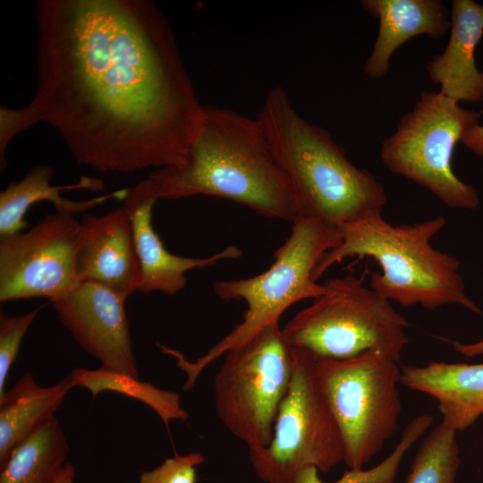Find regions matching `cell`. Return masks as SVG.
<instances>
[{
    "label": "cell",
    "mask_w": 483,
    "mask_h": 483,
    "mask_svg": "<svg viewBox=\"0 0 483 483\" xmlns=\"http://www.w3.org/2000/svg\"><path fill=\"white\" fill-rule=\"evenodd\" d=\"M157 199L156 189L148 178L128 188L123 199L140 267L141 280L138 292L175 294L185 287V274L189 270L242 256V250L236 246H228L207 258L170 253L152 225V210Z\"/></svg>",
    "instance_id": "4fadbf2b"
},
{
    "label": "cell",
    "mask_w": 483,
    "mask_h": 483,
    "mask_svg": "<svg viewBox=\"0 0 483 483\" xmlns=\"http://www.w3.org/2000/svg\"><path fill=\"white\" fill-rule=\"evenodd\" d=\"M452 344L457 352L465 357L474 358L483 355V339L471 343L452 342Z\"/></svg>",
    "instance_id": "4316f807"
},
{
    "label": "cell",
    "mask_w": 483,
    "mask_h": 483,
    "mask_svg": "<svg viewBox=\"0 0 483 483\" xmlns=\"http://www.w3.org/2000/svg\"><path fill=\"white\" fill-rule=\"evenodd\" d=\"M125 297L92 282H81L51 301L60 322L101 368L139 377Z\"/></svg>",
    "instance_id": "7c38bea8"
},
{
    "label": "cell",
    "mask_w": 483,
    "mask_h": 483,
    "mask_svg": "<svg viewBox=\"0 0 483 483\" xmlns=\"http://www.w3.org/2000/svg\"><path fill=\"white\" fill-rule=\"evenodd\" d=\"M323 285V293L282 329L290 346L334 360L376 350L400 360L409 324L388 299L352 275Z\"/></svg>",
    "instance_id": "8992f818"
},
{
    "label": "cell",
    "mask_w": 483,
    "mask_h": 483,
    "mask_svg": "<svg viewBox=\"0 0 483 483\" xmlns=\"http://www.w3.org/2000/svg\"><path fill=\"white\" fill-rule=\"evenodd\" d=\"M36 21V91L16 108L24 131L48 123L99 173L184 160L205 106L153 1L39 0Z\"/></svg>",
    "instance_id": "6da1fadb"
},
{
    "label": "cell",
    "mask_w": 483,
    "mask_h": 483,
    "mask_svg": "<svg viewBox=\"0 0 483 483\" xmlns=\"http://www.w3.org/2000/svg\"><path fill=\"white\" fill-rule=\"evenodd\" d=\"M74 479L75 468L72 463L66 462L54 483H74Z\"/></svg>",
    "instance_id": "83f0119b"
},
{
    "label": "cell",
    "mask_w": 483,
    "mask_h": 483,
    "mask_svg": "<svg viewBox=\"0 0 483 483\" xmlns=\"http://www.w3.org/2000/svg\"><path fill=\"white\" fill-rule=\"evenodd\" d=\"M72 386H83L97 397L103 391H111L132 397L150 407L160 417L166 429L173 419L187 421L190 415L180 404V394L142 382L139 377L104 368H76L69 374Z\"/></svg>",
    "instance_id": "44dd1931"
},
{
    "label": "cell",
    "mask_w": 483,
    "mask_h": 483,
    "mask_svg": "<svg viewBox=\"0 0 483 483\" xmlns=\"http://www.w3.org/2000/svg\"><path fill=\"white\" fill-rule=\"evenodd\" d=\"M450 38L443 53L426 66L440 94L459 103L483 101V72L475 63V48L483 36V5L473 0L451 1Z\"/></svg>",
    "instance_id": "9a60e30c"
},
{
    "label": "cell",
    "mask_w": 483,
    "mask_h": 483,
    "mask_svg": "<svg viewBox=\"0 0 483 483\" xmlns=\"http://www.w3.org/2000/svg\"><path fill=\"white\" fill-rule=\"evenodd\" d=\"M456 431L439 423L423 439L406 483H454L460 467Z\"/></svg>",
    "instance_id": "7402d4cb"
},
{
    "label": "cell",
    "mask_w": 483,
    "mask_h": 483,
    "mask_svg": "<svg viewBox=\"0 0 483 483\" xmlns=\"http://www.w3.org/2000/svg\"><path fill=\"white\" fill-rule=\"evenodd\" d=\"M480 114L465 109L439 92L424 90L402 115L395 131L380 147L382 163L431 191L447 207L476 209L477 190L453 171L454 147Z\"/></svg>",
    "instance_id": "ba28073f"
},
{
    "label": "cell",
    "mask_w": 483,
    "mask_h": 483,
    "mask_svg": "<svg viewBox=\"0 0 483 483\" xmlns=\"http://www.w3.org/2000/svg\"><path fill=\"white\" fill-rule=\"evenodd\" d=\"M205 462L201 453H174L155 469L143 471L138 483H195L196 467Z\"/></svg>",
    "instance_id": "d4e9b609"
},
{
    "label": "cell",
    "mask_w": 483,
    "mask_h": 483,
    "mask_svg": "<svg viewBox=\"0 0 483 483\" xmlns=\"http://www.w3.org/2000/svg\"><path fill=\"white\" fill-rule=\"evenodd\" d=\"M39 309L13 317L0 313V397L5 393L7 376L21 341Z\"/></svg>",
    "instance_id": "cb8c5ba5"
},
{
    "label": "cell",
    "mask_w": 483,
    "mask_h": 483,
    "mask_svg": "<svg viewBox=\"0 0 483 483\" xmlns=\"http://www.w3.org/2000/svg\"><path fill=\"white\" fill-rule=\"evenodd\" d=\"M83 234L76 259L80 282L104 285L128 298L138 291L141 274L126 208L103 216L85 215Z\"/></svg>",
    "instance_id": "5bb4252c"
},
{
    "label": "cell",
    "mask_w": 483,
    "mask_h": 483,
    "mask_svg": "<svg viewBox=\"0 0 483 483\" xmlns=\"http://www.w3.org/2000/svg\"><path fill=\"white\" fill-rule=\"evenodd\" d=\"M444 216L416 224L391 225L371 214L338 227L341 242L326 252L313 272L318 281L331 267L351 257H369L382 273H372L369 286L403 307L434 309L457 304L482 315L470 298L460 274V261L431 244L445 226Z\"/></svg>",
    "instance_id": "277c9868"
},
{
    "label": "cell",
    "mask_w": 483,
    "mask_h": 483,
    "mask_svg": "<svg viewBox=\"0 0 483 483\" xmlns=\"http://www.w3.org/2000/svg\"><path fill=\"white\" fill-rule=\"evenodd\" d=\"M54 169L48 165L31 168L19 182H10L0 192V237L21 232L28 226L24 216L30 206L39 201H49L57 213L75 216L91 209L97 204L112 198L123 199L127 189L102 197L72 200L61 196L63 190L89 189L100 191L103 182L98 179L81 177L80 182L66 186H52Z\"/></svg>",
    "instance_id": "ac0fdd59"
},
{
    "label": "cell",
    "mask_w": 483,
    "mask_h": 483,
    "mask_svg": "<svg viewBox=\"0 0 483 483\" xmlns=\"http://www.w3.org/2000/svg\"><path fill=\"white\" fill-rule=\"evenodd\" d=\"M69 452L68 441L55 416L15 447L0 468V483H54Z\"/></svg>",
    "instance_id": "ffe728a7"
},
{
    "label": "cell",
    "mask_w": 483,
    "mask_h": 483,
    "mask_svg": "<svg viewBox=\"0 0 483 483\" xmlns=\"http://www.w3.org/2000/svg\"><path fill=\"white\" fill-rule=\"evenodd\" d=\"M461 141L473 154L483 157V124L477 123L470 127Z\"/></svg>",
    "instance_id": "484cf974"
},
{
    "label": "cell",
    "mask_w": 483,
    "mask_h": 483,
    "mask_svg": "<svg viewBox=\"0 0 483 483\" xmlns=\"http://www.w3.org/2000/svg\"><path fill=\"white\" fill-rule=\"evenodd\" d=\"M256 117L290 182L298 216L339 227L382 214L383 185L354 165L329 131L301 116L284 88L270 89Z\"/></svg>",
    "instance_id": "3957f363"
},
{
    "label": "cell",
    "mask_w": 483,
    "mask_h": 483,
    "mask_svg": "<svg viewBox=\"0 0 483 483\" xmlns=\"http://www.w3.org/2000/svg\"><path fill=\"white\" fill-rule=\"evenodd\" d=\"M401 383L435 398L442 422L456 432L483 415V364L433 361L421 367L403 366Z\"/></svg>",
    "instance_id": "e0dca14e"
},
{
    "label": "cell",
    "mask_w": 483,
    "mask_h": 483,
    "mask_svg": "<svg viewBox=\"0 0 483 483\" xmlns=\"http://www.w3.org/2000/svg\"><path fill=\"white\" fill-rule=\"evenodd\" d=\"M72 387L70 375L41 386L26 373L5 391L0 397V468L19 444L55 417Z\"/></svg>",
    "instance_id": "d6986e66"
},
{
    "label": "cell",
    "mask_w": 483,
    "mask_h": 483,
    "mask_svg": "<svg viewBox=\"0 0 483 483\" xmlns=\"http://www.w3.org/2000/svg\"><path fill=\"white\" fill-rule=\"evenodd\" d=\"M416 443V437L410 432H403L394 451L379 464L369 469H350L338 480L332 483H394L401 462ZM318 470L315 466L301 469L294 483H326L318 477Z\"/></svg>",
    "instance_id": "603a6c76"
},
{
    "label": "cell",
    "mask_w": 483,
    "mask_h": 483,
    "mask_svg": "<svg viewBox=\"0 0 483 483\" xmlns=\"http://www.w3.org/2000/svg\"><path fill=\"white\" fill-rule=\"evenodd\" d=\"M147 178L158 199L214 196L267 217H298L292 186L259 121L226 108L206 105L184 160Z\"/></svg>",
    "instance_id": "7a4b0ae2"
},
{
    "label": "cell",
    "mask_w": 483,
    "mask_h": 483,
    "mask_svg": "<svg viewBox=\"0 0 483 483\" xmlns=\"http://www.w3.org/2000/svg\"><path fill=\"white\" fill-rule=\"evenodd\" d=\"M316 370L343 435L344 462L362 469L397 428L398 361L373 350L345 360L316 356Z\"/></svg>",
    "instance_id": "9c48e42d"
},
{
    "label": "cell",
    "mask_w": 483,
    "mask_h": 483,
    "mask_svg": "<svg viewBox=\"0 0 483 483\" xmlns=\"http://www.w3.org/2000/svg\"><path fill=\"white\" fill-rule=\"evenodd\" d=\"M292 352V377L273 437L267 446L249 451L256 473L266 483H294L307 466L326 473L345 458L340 427L318 378L316 355L294 347Z\"/></svg>",
    "instance_id": "52a82bcc"
},
{
    "label": "cell",
    "mask_w": 483,
    "mask_h": 483,
    "mask_svg": "<svg viewBox=\"0 0 483 483\" xmlns=\"http://www.w3.org/2000/svg\"><path fill=\"white\" fill-rule=\"evenodd\" d=\"M82 225L74 216L54 213L26 232L0 237V301L61 299L81 282L76 259Z\"/></svg>",
    "instance_id": "8fae6325"
},
{
    "label": "cell",
    "mask_w": 483,
    "mask_h": 483,
    "mask_svg": "<svg viewBox=\"0 0 483 483\" xmlns=\"http://www.w3.org/2000/svg\"><path fill=\"white\" fill-rule=\"evenodd\" d=\"M340 242L338 227L298 216L292 221L291 234L275 251V260L268 269L252 277L216 282L214 291L219 298L242 300L247 309L242 321L194 362L177 350L159 345L161 352L174 357L177 366L185 372L183 390L191 389L202 370L228 350L279 321L290 306L322 294L324 285L313 278V272L322 257Z\"/></svg>",
    "instance_id": "5b68a950"
},
{
    "label": "cell",
    "mask_w": 483,
    "mask_h": 483,
    "mask_svg": "<svg viewBox=\"0 0 483 483\" xmlns=\"http://www.w3.org/2000/svg\"><path fill=\"white\" fill-rule=\"evenodd\" d=\"M225 355L215 377L217 415L249 451L266 447L291 380L292 347L274 321Z\"/></svg>",
    "instance_id": "30bf717a"
},
{
    "label": "cell",
    "mask_w": 483,
    "mask_h": 483,
    "mask_svg": "<svg viewBox=\"0 0 483 483\" xmlns=\"http://www.w3.org/2000/svg\"><path fill=\"white\" fill-rule=\"evenodd\" d=\"M363 10L378 20V32L363 71L371 79L388 72L398 47L413 37L440 39L450 31L451 15L440 0H362Z\"/></svg>",
    "instance_id": "2e32d148"
}]
</instances>
